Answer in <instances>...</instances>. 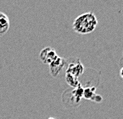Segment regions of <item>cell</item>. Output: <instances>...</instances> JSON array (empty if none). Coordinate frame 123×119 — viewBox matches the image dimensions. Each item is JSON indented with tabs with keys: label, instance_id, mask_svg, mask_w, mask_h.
I'll list each match as a JSON object with an SVG mask.
<instances>
[{
	"label": "cell",
	"instance_id": "1",
	"mask_svg": "<svg viewBox=\"0 0 123 119\" xmlns=\"http://www.w3.org/2000/svg\"><path fill=\"white\" fill-rule=\"evenodd\" d=\"M98 20L95 14L92 12H86L76 18L73 23V29L76 33L80 34H87L96 29Z\"/></svg>",
	"mask_w": 123,
	"mask_h": 119
},
{
	"label": "cell",
	"instance_id": "2",
	"mask_svg": "<svg viewBox=\"0 0 123 119\" xmlns=\"http://www.w3.org/2000/svg\"><path fill=\"white\" fill-rule=\"evenodd\" d=\"M73 60H74L73 63H70V61L66 62V63L68 64L66 73L72 74V75L75 76L76 78H78L84 72V67H83L82 64L80 63L79 59L73 58Z\"/></svg>",
	"mask_w": 123,
	"mask_h": 119
},
{
	"label": "cell",
	"instance_id": "3",
	"mask_svg": "<svg viewBox=\"0 0 123 119\" xmlns=\"http://www.w3.org/2000/svg\"><path fill=\"white\" fill-rule=\"evenodd\" d=\"M66 64V60L65 58L58 56L52 63L49 64L50 73L53 77H57L60 74L62 70Z\"/></svg>",
	"mask_w": 123,
	"mask_h": 119
},
{
	"label": "cell",
	"instance_id": "4",
	"mask_svg": "<svg viewBox=\"0 0 123 119\" xmlns=\"http://www.w3.org/2000/svg\"><path fill=\"white\" fill-rule=\"evenodd\" d=\"M58 55L56 54V51L51 47H45L43 48L40 52L39 58L41 61L45 64H50L57 58Z\"/></svg>",
	"mask_w": 123,
	"mask_h": 119
},
{
	"label": "cell",
	"instance_id": "5",
	"mask_svg": "<svg viewBox=\"0 0 123 119\" xmlns=\"http://www.w3.org/2000/svg\"><path fill=\"white\" fill-rule=\"evenodd\" d=\"M10 19L6 14L0 12V36L4 35L10 29Z\"/></svg>",
	"mask_w": 123,
	"mask_h": 119
},
{
	"label": "cell",
	"instance_id": "6",
	"mask_svg": "<svg viewBox=\"0 0 123 119\" xmlns=\"http://www.w3.org/2000/svg\"><path fill=\"white\" fill-rule=\"evenodd\" d=\"M66 81L73 88H76L81 85L80 81H78V78H76L75 76L68 73H66Z\"/></svg>",
	"mask_w": 123,
	"mask_h": 119
},
{
	"label": "cell",
	"instance_id": "7",
	"mask_svg": "<svg viewBox=\"0 0 123 119\" xmlns=\"http://www.w3.org/2000/svg\"><path fill=\"white\" fill-rule=\"evenodd\" d=\"M95 88H85L83 91V97L86 99H92L95 96Z\"/></svg>",
	"mask_w": 123,
	"mask_h": 119
},
{
	"label": "cell",
	"instance_id": "8",
	"mask_svg": "<svg viewBox=\"0 0 123 119\" xmlns=\"http://www.w3.org/2000/svg\"><path fill=\"white\" fill-rule=\"evenodd\" d=\"M120 75H121V77L123 78V67L121 69V71H120Z\"/></svg>",
	"mask_w": 123,
	"mask_h": 119
},
{
	"label": "cell",
	"instance_id": "9",
	"mask_svg": "<svg viewBox=\"0 0 123 119\" xmlns=\"http://www.w3.org/2000/svg\"><path fill=\"white\" fill-rule=\"evenodd\" d=\"M48 119H55V118H49Z\"/></svg>",
	"mask_w": 123,
	"mask_h": 119
}]
</instances>
